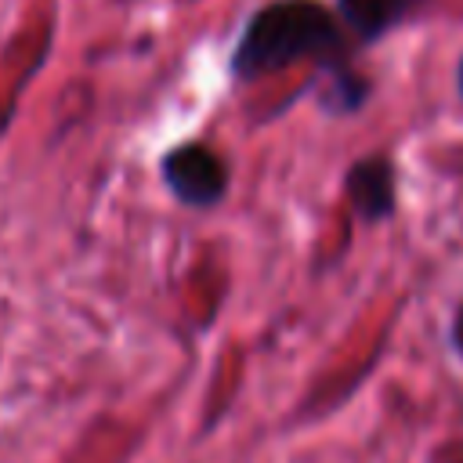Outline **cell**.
I'll return each instance as SVG.
<instances>
[{
  "instance_id": "1",
  "label": "cell",
  "mask_w": 463,
  "mask_h": 463,
  "mask_svg": "<svg viewBox=\"0 0 463 463\" xmlns=\"http://www.w3.org/2000/svg\"><path fill=\"white\" fill-rule=\"evenodd\" d=\"M340 51L336 18L315 0H275L260 7L232 51L235 80L279 72L300 58H333Z\"/></svg>"
},
{
  "instance_id": "2",
  "label": "cell",
  "mask_w": 463,
  "mask_h": 463,
  "mask_svg": "<svg viewBox=\"0 0 463 463\" xmlns=\"http://www.w3.org/2000/svg\"><path fill=\"white\" fill-rule=\"evenodd\" d=\"M159 174H163V184L170 188V195L195 210L221 203L228 192V166L203 141H184V145L170 148L159 159Z\"/></svg>"
},
{
  "instance_id": "3",
  "label": "cell",
  "mask_w": 463,
  "mask_h": 463,
  "mask_svg": "<svg viewBox=\"0 0 463 463\" xmlns=\"http://www.w3.org/2000/svg\"><path fill=\"white\" fill-rule=\"evenodd\" d=\"M347 199L362 221H383L394 210V166L383 156L358 159L347 170Z\"/></svg>"
},
{
  "instance_id": "4",
  "label": "cell",
  "mask_w": 463,
  "mask_h": 463,
  "mask_svg": "<svg viewBox=\"0 0 463 463\" xmlns=\"http://www.w3.org/2000/svg\"><path fill=\"white\" fill-rule=\"evenodd\" d=\"M420 0H336L340 18L362 36V40H380L387 29H394Z\"/></svg>"
},
{
  "instance_id": "5",
  "label": "cell",
  "mask_w": 463,
  "mask_h": 463,
  "mask_svg": "<svg viewBox=\"0 0 463 463\" xmlns=\"http://www.w3.org/2000/svg\"><path fill=\"white\" fill-rule=\"evenodd\" d=\"M369 87L365 80H358L351 69H333V87L326 90V109L333 112H354L365 101Z\"/></svg>"
},
{
  "instance_id": "6",
  "label": "cell",
  "mask_w": 463,
  "mask_h": 463,
  "mask_svg": "<svg viewBox=\"0 0 463 463\" xmlns=\"http://www.w3.org/2000/svg\"><path fill=\"white\" fill-rule=\"evenodd\" d=\"M452 347L463 354V311L456 315V322H452Z\"/></svg>"
},
{
  "instance_id": "7",
  "label": "cell",
  "mask_w": 463,
  "mask_h": 463,
  "mask_svg": "<svg viewBox=\"0 0 463 463\" xmlns=\"http://www.w3.org/2000/svg\"><path fill=\"white\" fill-rule=\"evenodd\" d=\"M459 94H463V61H459Z\"/></svg>"
}]
</instances>
